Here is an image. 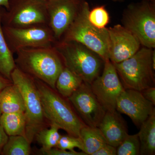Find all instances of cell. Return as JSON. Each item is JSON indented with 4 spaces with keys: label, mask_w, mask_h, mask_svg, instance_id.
Returning a JSON list of instances; mask_svg holds the SVG:
<instances>
[{
    "label": "cell",
    "mask_w": 155,
    "mask_h": 155,
    "mask_svg": "<svg viewBox=\"0 0 155 155\" xmlns=\"http://www.w3.org/2000/svg\"><path fill=\"white\" fill-rule=\"evenodd\" d=\"M15 54L17 68L55 90L56 81L64 65L54 46L24 48Z\"/></svg>",
    "instance_id": "1"
},
{
    "label": "cell",
    "mask_w": 155,
    "mask_h": 155,
    "mask_svg": "<svg viewBox=\"0 0 155 155\" xmlns=\"http://www.w3.org/2000/svg\"><path fill=\"white\" fill-rule=\"evenodd\" d=\"M34 79L45 116L50 125H57L69 135L79 137L81 129L86 125L78 116L68 99L41 81Z\"/></svg>",
    "instance_id": "2"
},
{
    "label": "cell",
    "mask_w": 155,
    "mask_h": 155,
    "mask_svg": "<svg viewBox=\"0 0 155 155\" xmlns=\"http://www.w3.org/2000/svg\"><path fill=\"white\" fill-rule=\"evenodd\" d=\"M60 54L64 67L91 84L101 74L105 61L97 53L80 43L57 41L54 45Z\"/></svg>",
    "instance_id": "3"
},
{
    "label": "cell",
    "mask_w": 155,
    "mask_h": 155,
    "mask_svg": "<svg viewBox=\"0 0 155 155\" xmlns=\"http://www.w3.org/2000/svg\"><path fill=\"white\" fill-rule=\"evenodd\" d=\"M11 79L23 97L26 122L25 136L31 143L37 133L50 126L49 123L45 116L34 78L16 67L11 73Z\"/></svg>",
    "instance_id": "4"
},
{
    "label": "cell",
    "mask_w": 155,
    "mask_h": 155,
    "mask_svg": "<svg viewBox=\"0 0 155 155\" xmlns=\"http://www.w3.org/2000/svg\"><path fill=\"white\" fill-rule=\"evenodd\" d=\"M88 3H82L77 17L59 41L80 43L97 53L105 62L109 61V37L107 28L95 27L89 20Z\"/></svg>",
    "instance_id": "5"
},
{
    "label": "cell",
    "mask_w": 155,
    "mask_h": 155,
    "mask_svg": "<svg viewBox=\"0 0 155 155\" xmlns=\"http://www.w3.org/2000/svg\"><path fill=\"white\" fill-rule=\"evenodd\" d=\"M153 49L144 47L125 61L113 64L125 89L141 91L155 87L152 58Z\"/></svg>",
    "instance_id": "6"
},
{
    "label": "cell",
    "mask_w": 155,
    "mask_h": 155,
    "mask_svg": "<svg viewBox=\"0 0 155 155\" xmlns=\"http://www.w3.org/2000/svg\"><path fill=\"white\" fill-rule=\"evenodd\" d=\"M122 24L138 39L141 45L155 47V1L142 0L127 6L122 17Z\"/></svg>",
    "instance_id": "7"
},
{
    "label": "cell",
    "mask_w": 155,
    "mask_h": 155,
    "mask_svg": "<svg viewBox=\"0 0 155 155\" xmlns=\"http://www.w3.org/2000/svg\"><path fill=\"white\" fill-rule=\"evenodd\" d=\"M3 32L13 54L27 48L47 47L57 41L47 24H36L21 27L3 26Z\"/></svg>",
    "instance_id": "8"
},
{
    "label": "cell",
    "mask_w": 155,
    "mask_h": 155,
    "mask_svg": "<svg viewBox=\"0 0 155 155\" xmlns=\"http://www.w3.org/2000/svg\"><path fill=\"white\" fill-rule=\"evenodd\" d=\"M3 26L21 27L47 24L46 1L9 0V8L3 14Z\"/></svg>",
    "instance_id": "9"
},
{
    "label": "cell",
    "mask_w": 155,
    "mask_h": 155,
    "mask_svg": "<svg viewBox=\"0 0 155 155\" xmlns=\"http://www.w3.org/2000/svg\"><path fill=\"white\" fill-rule=\"evenodd\" d=\"M102 71L91 84L92 90L106 111L116 110L117 99L125 89L110 60L105 62Z\"/></svg>",
    "instance_id": "10"
},
{
    "label": "cell",
    "mask_w": 155,
    "mask_h": 155,
    "mask_svg": "<svg viewBox=\"0 0 155 155\" xmlns=\"http://www.w3.org/2000/svg\"><path fill=\"white\" fill-rule=\"evenodd\" d=\"M67 99L84 125L98 127L106 110L95 95L90 84L83 81Z\"/></svg>",
    "instance_id": "11"
},
{
    "label": "cell",
    "mask_w": 155,
    "mask_h": 155,
    "mask_svg": "<svg viewBox=\"0 0 155 155\" xmlns=\"http://www.w3.org/2000/svg\"><path fill=\"white\" fill-rule=\"evenodd\" d=\"M85 0H49L46 1L48 25L59 41L72 24Z\"/></svg>",
    "instance_id": "12"
},
{
    "label": "cell",
    "mask_w": 155,
    "mask_h": 155,
    "mask_svg": "<svg viewBox=\"0 0 155 155\" xmlns=\"http://www.w3.org/2000/svg\"><path fill=\"white\" fill-rule=\"evenodd\" d=\"M154 106L141 91L125 89L117 99L116 110L120 114L127 115L136 126L140 127L155 112Z\"/></svg>",
    "instance_id": "13"
},
{
    "label": "cell",
    "mask_w": 155,
    "mask_h": 155,
    "mask_svg": "<svg viewBox=\"0 0 155 155\" xmlns=\"http://www.w3.org/2000/svg\"><path fill=\"white\" fill-rule=\"evenodd\" d=\"M108 29L109 58L113 64L127 60L140 48L138 39L123 25L118 24Z\"/></svg>",
    "instance_id": "14"
},
{
    "label": "cell",
    "mask_w": 155,
    "mask_h": 155,
    "mask_svg": "<svg viewBox=\"0 0 155 155\" xmlns=\"http://www.w3.org/2000/svg\"><path fill=\"white\" fill-rule=\"evenodd\" d=\"M98 127L107 143L116 148L128 134L126 122L116 110L106 111Z\"/></svg>",
    "instance_id": "15"
},
{
    "label": "cell",
    "mask_w": 155,
    "mask_h": 155,
    "mask_svg": "<svg viewBox=\"0 0 155 155\" xmlns=\"http://www.w3.org/2000/svg\"><path fill=\"white\" fill-rule=\"evenodd\" d=\"M0 109L2 113H24L25 105L21 92L14 83L0 92Z\"/></svg>",
    "instance_id": "16"
},
{
    "label": "cell",
    "mask_w": 155,
    "mask_h": 155,
    "mask_svg": "<svg viewBox=\"0 0 155 155\" xmlns=\"http://www.w3.org/2000/svg\"><path fill=\"white\" fill-rule=\"evenodd\" d=\"M5 10L0 7V73L11 80V73L17 66L14 54L9 47L3 32L2 19Z\"/></svg>",
    "instance_id": "17"
},
{
    "label": "cell",
    "mask_w": 155,
    "mask_h": 155,
    "mask_svg": "<svg viewBox=\"0 0 155 155\" xmlns=\"http://www.w3.org/2000/svg\"><path fill=\"white\" fill-rule=\"evenodd\" d=\"M137 134L140 142L141 155L155 154V112L140 127Z\"/></svg>",
    "instance_id": "18"
},
{
    "label": "cell",
    "mask_w": 155,
    "mask_h": 155,
    "mask_svg": "<svg viewBox=\"0 0 155 155\" xmlns=\"http://www.w3.org/2000/svg\"><path fill=\"white\" fill-rule=\"evenodd\" d=\"M79 137L83 145L82 151L87 155H92L107 143L98 127L85 125L81 129Z\"/></svg>",
    "instance_id": "19"
},
{
    "label": "cell",
    "mask_w": 155,
    "mask_h": 155,
    "mask_svg": "<svg viewBox=\"0 0 155 155\" xmlns=\"http://www.w3.org/2000/svg\"><path fill=\"white\" fill-rule=\"evenodd\" d=\"M81 78L65 67L56 81L55 90L62 97L68 98L83 82Z\"/></svg>",
    "instance_id": "20"
},
{
    "label": "cell",
    "mask_w": 155,
    "mask_h": 155,
    "mask_svg": "<svg viewBox=\"0 0 155 155\" xmlns=\"http://www.w3.org/2000/svg\"><path fill=\"white\" fill-rule=\"evenodd\" d=\"M0 125L8 136H25L26 118L25 113H3L0 119Z\"/></svg>",
    "instance_id": "21"
},
{
    "label": "cell",
    "mask_w": 155,
    "mask_h": 155,
    "mask_svg": "<svg viewBox=\"0 0 155 155\" xmlns=\"http://www.w3.org/2000/svg\"><path fill=\"white\" fill-rule=\"evenodd\" d=\"M30 144L25 136H10L1 153L4 155H29L31 153Z\"/></svg>",
    "instance_id": "22"
},
{
    "label": "cell",
    "mask_w": 155,
    "mask_h": 155,
    "mask_svg": "<svg viewBox=\"0 0 155 155\" xmlns=\"http://www.w3.org/2000/svg\"><path fill=\"white\" fill-rule=\"evenodd\" d=\"M50 127H45L38 132L35 139L41 146L40 150H47L56 147L61 135L59 132V127L54 124Z\"/></svg>",
    "instance_id": "23"
},
{
    "label": "cell",
    "mask_w": 155,
    "mask_h": 155,
    "mask_svg": "<svg viewBox=\"0 0 155 155\" xmlns=\"http://www.w3.org/2000/svg\"><path fill=\"white\" fill-rule=\"evenodd\" d=\"M140 142L138 134H128L116 147V155H139L140 154Z\"/></svg>",
    "instance_id": "24"
},
{
    "label": "cell",
    "mask_w": 155,
    "mask_h": 155,
    "mask_svg": "<svg viewBox=\"0 0 155 155\" xmlns=\"http://www.w3.org/2000/svg\"><path fill=\"white\" fill-rule=\"evenodd\" d=\"M88 18L90 22L98 28H106L110 22V16L104 6H97L90 10Z\"/></svg>",
    "instance_id": "25"
},
{
    "label": "cell",
    "mask_w": 155,
    "mask_h": 155,
    "mask_svg": "<svg viewBox=\"0 0 155 155\" xmlns=\"http://www.w3.org/2000/svg\"><path fill=\"white\" fill-rule=\"evenodd\" d=\"M56 147L67 150H73L75 148H78L82 151L83 150V145L80 137L68 134L61 135Z\"/></svg>",
    "instance_id": "26"
},
{
    "label": "cell",
    "mask_w": 155,
    "mask_h": 155,
    "mask_svg": "<svg viewBox=\"0 0 155 155\" xmlns=\"http://www.w3.org/2000/svg\"><path fill=\"white\" fill-rule=\"evenodd\" d=\"M38 154L43 155H87L85 153L81 151L77 152L75 150H69L61 149L57 147L52 148L47 150H43L40 149Z\"/></svg>",
    "instance_id": "27"
},
{
    "label": "cell",
    "mask_w": 155,
    "mask_h": 155,
    "mask_svg": "<svg viewBox=\"0 0 155 155\" xmlns=\"http://www.w3.org/2000/svg\"><path fill=\"white\" fill-rule=\"evenodd\" d=\"M92 155H116V148L107 143Z\"/></svg>",
    "instance_id": "28"
},
{
    "label": "cell",
    "mask_w": 155,
    "mask_h": 155,
    "mask_svg": "<svg viewBox=\"0 0 155 155\" xmlns=\"http://www.w3.org/2000/svg\"><path fill=\"white\" fill-rule=\"evenodd\" d=\"M146 99L155 105V87H152L141 91Z\"/></svg>",
    "instance_id": "29"
},
{
    "label": "cell",
    "mask_w": 155,
    "mask_h": 155,
    "mask_svg": "<svg viewBox=\"0 0 155 155\" xmlns=\"http://www.w3.org/2000/svg\"><path fill=\"white\" fill-rule=\"evenodd\" d=\"M9 136L6 134L3 127L0 125V153L8 139Z\"/></svg>",
    "instance_id": "30"
},
{
    "label": "cell",
    "mask_w": 155,
    "mask_h": 155,
    "mask_svg": "<svg viewBox=\"0 0 155 155\" xmlns=\"http://www.w3.org/2000/svg\"><path fill=\"white\" fill-rule=\"evenodd\" d=\"M13 83L12 80L8 79L0 73V92L10 84Z\"/></svg>",
    "instance_id": "31"
},
{
    "label": "cell",
    "mask_w": 155,
    "mask_h": 155,
    "mask_svg": "<svg viewBox=\"0 0 155 155\" xmlns=\"http://www.w3.org/2000/svg\"><path fill=\"white\" fill-rule=\"evenodd\" d=\"M0 7H3L8 10L9 8V0H0Z\"/></svg>",
    "instance_id": "32"
},
{
    "label": "cell",
    "mask_w": 155,
    "mask_h": 155,
    "mask_svg": "<svg viewBox=\"0 0 155 155\" xmlns=\"http://www.w3.org/2000/svg\"><path fill=\"white\" fill-rule=\"evenodd\" d=\"M152 61L153 69L155 70V52L154 50H153V51Z\"/></svg>",
    "instance_id": "33"
},
{
    "label": "cell",
    "mask_w": 155,
    "mask_h": 155,
    "mask_svg": "<svg viewBox=\"0 0 155 155\" xmlns=\"http://www.w3.org/2000/svg\"><path fill=\"white\" fill-rule=\"evenodd\" d=\"M113 1H115V2H120V1H123V0H113ZM147 1H155V0H147Z\"/></svg>",
    "instance_id": "34"
},
{
    "label": "cell",
    "mask_w": 155,
    "mask_h": 155,
    "mask_svg": "<svg viewBox=\"0 0 155 155\" xmlns=\"http://www.w3.org/2000/svg\"><path fill=\"white\" fill-rule=\"evenodd\" d=\"M2 114V111H1V109H0V119H1V117Z\"/></svg>",
    "instance_id": "35"
},
{
    "label": "cell",
    "mask_w": 155,
    "mask_h": 155,
    "mask_svg": "<svg viewBox=\"0 0 155 155\" xmlns=\"http://www.w3.org/2000/svg\"><path fill=\"white\" fill-rule=\"evenodd\" d=\"M43 1H49V0H43Z\"/></svg>",
    "instance_id": "36"
}]
</instances>
